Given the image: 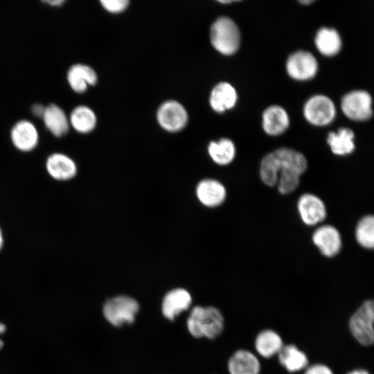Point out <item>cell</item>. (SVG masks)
Instances as JSON below:
<instances>
[{
	"label": "cell",
	"instance_id": "20",
	"mask_svg": "<svg viewBox=\"0 0 374 374\" xmlns=\"http://www.w3.org/2000/svg\"><path fill=\"white\" fill-rule=\"evenodd\" d=\"M69 125L77 132L87 134L92 132L97 123V117L89 107L78 105L74 107L69 116Z\"/></svg>",
	"mask_w": 374,
	"mask_h": 374
},
{
	"label": "cell",
	"instance_id": "36",
	"mask_svg": "<svg viewBox=\"0 0 374 374\" xmlns=\"http://www.w3.org/2000/svg\"><path fill=\"white\" fill-rule=\"evenodd\" d=\"M303 4H309L312 2L311 0H303L300 1Z\"/></svg>",
	"mask_w": 374,
	"mask_h": 374
},
{
	"label": "cell",
	"instance_id": "1",
	"mask_svg": "<svg viewBox=\"0 0 374 374\" xmlns=\"http://www.w3.org/2000/svg\"><path fill=\"white\" fill-rule=\"evenodd\" d=\"M307 167V160L303 154L293 149L282 148L262 159L260 175L265 185H277L280 194H289L297 188L300 176Z\"/></svg>",
	"mask_w": 374,
	"mask_h": 374
},
{
	"label": "cell",
	"instance_id": "31",
	"mask_svg": "<svg viewBox=\"0 0 374 374\" xmlns=\"http://www.w3.org/2000/svg\"><path fill=\"white\" fill-rule=\"evenodd\" d=\"M364 304L367 307L374 321V300L367 301L364 303Z\"/></svg>",
	"mask_w": 374,
	"mask_h": 374
},
{
	"label": "cell",
	"instance_id": "6",
	"mask_svg": "<svg viewBox=\"0 0 374 374\" xmlns=\"http://www.w3.org/2000/svg\"><path fill=\"white\" fill-rule=\"evenodd\" d=\"M341 110L350 119L365 121L373 114L372 98L364 90H354L346 93L341 100Z\"/></svg>",
	"mask_w": 374,
	"mask_h": 374
},
{
	"label": "cell",
	"instance_id": "11",
	"mask_svg": "<svg viewBox=\"0 0 374 374\" xmlns=\"http://www.w3.org/2000/svg\"><path fill=\"white\" fill-rule=\"evenodd\" d=\"M298 211L302 221L312 226L322 222L326 217V208L323 201L311 193L302 195L298 201Z\"/></svg>",
	"mask_w": 374,
	"mask_h": 374
},
{
	"label": "cell",
	"instance_id": "19",
	"mask_svg": "<svg viewBox=\"0 0 374 374\" xmlns=\"http://www.w3.org/2000/svg\"><path fill=\"white\" fill-rule=\"evenodd\" d=\"M289 123L287 113L280 106H270L263 112L262 127L268 134L276 136L282 134L287 130Z\"/></svg>",
	"mask_w": 374,
	"mask_h": 374
},
{
	"label": "cell",
	"instance_id": "13",
	"mask_svg": "<svg viewBox=\"0 0 374 374\" xmlns=\"http://www.w3.org/2000/svg\"><path fill=\"white\" fill-rule=\"evenodd\" d=\"M66 80L71 89L78 93L85 92L89 86L98 81L96 72L91 66L77 63L71 65L66 73Z\"/></svg>",
	"mask_w": 374,
	"mask_h": 374
},
{
	"label": "cell",
	"instance_id": "27",
	"mask_svg": "<svg viewBox=\"0 0 374 374\" xmlns=\"http://www.w3.org/2000/svg\"><path fill=\"white\" fill-rule=\"evenodd\" d=\"M356 238L362 247L374 249V215L361 219L356 228Z\"/></svg>",
	"mask_w": 374,
	"mask_h": 374
},
{
	"label": "cell",
	"instance_id": "8",
	"mask_svg": "<svg viewBox=\"0 0 374 374\" xmlns=\"http://www.w3.org/2000/svg\"><path fill=\"white\" fill-rule=\"evenodd\" d=\"M318 64L316 58L310 52L296 51L288 57L286 62L287 73L299 80L312 78L317 73Z\"/></svg>",
	"mask_w": 374,
	"mask_h": 374
},
{
	"label": "cell",
	"instance_id": "26",
	"mask_svg": "<svg viewBox=\"0 0 374 374\" xmlns=\"http://www.w3.org/2000/svg\"><path fill=\"white\" fill-rule=\"evenodd\" d=\"M208 152L215 163L225 166L233 160L235 155V148L231 140L223 138L218 141L210 142Z\"/></svg>",
	"mask_w": 374,
	"mask_h": 374
},
{
	"label": "cell",
	"instance_id": "9",
	"mask_svg": "<svg viewBox=\"0 0 374 374\" xmlns=\"http://www.w3.org/2000/svg\"><path fill=\"white\" fill-rule=\"evenodd\" d=\"M10 139L16 148L23 152H28L37 145L39 132L30 121L21 119L12 127Z\"/></svg>",
	"mask_w": 374,
	"mask_h": 374
},
{
	"label": "cell",
	"instance_id": "22",
	"mask_svg": "<svg viewBox=\"0 0 374 374\" xmlns=\"http://www.w3.org/2000/svg\"><path fill=\"white\" fill-rule=\"evenodd\" d=\"M237 100V93L228 82H220L214 87L210 96V105L216 112H222L232 108Z\"/></svg>",
	"mask_w": 374,
	"mask_h": 374
},
{
	"label": "cell",
	"instance_id": "7",
	"mask_svg": "<svg viewBox=\"0 0 374 374\" xmlns=\"http://www.w3.org/2000/svg\"><path fill=\"white\" fill-rule=\"evenodd\" d=\"M303 112L310 123L322 126L334 119L336 109L330 98L324 95H315L306 102Z\"/></svg>",
	"mask_w": 374,
	"mask_h": 374
},
{
	"label": "cell",
	"instance_id": "3",
	"mask_svg": "<svg viewBox=\"0 0 374 374\" xmlns=\"http://www.w3.org/2000/svg\"><path fill=\"white\" fill-rule=\"evenodd\" d=\"M210 38L217 51L224 55H231L239 47L240 34L238 27L231 19L221 17L212 24Z\"/></svg>",
	"mask_w": 374,
	"mask_h": 374
},
{
	"label": "cell",
	"instance_id": "16",
	"mask_svg": "<svg viewBox=\"0 0 374 374\" xmlns=\"http://www.w3.org/2000/svg\"><path fill=\"white\" fill-rule=\"evenodd\" d=\"M46 167L48 174L55 179L66 181L72 179L77 172L74 161L62 153H53L46 159Z\"/></svg>",
	"mask_w": 374,
	"mask_h": 374
},
{
	"label": "cell",
	"instance_id": "15",
	"mask_svg": "<svg viewBox=\"0 0 374 374\" xmlns=\"http://www.w3.org/2000/svg\"><path fill=\"white\" fill-rule=\"evenodd\" d=\"M229 374H260V363L252 352L240 349L234 352L228 360Z\"/></svg>",
	"mask_w": 374,
	"mask_h": 374
},
{
	"label": "cell",
	"instance_id": "34",
	"mask_svg": "<svg viewBox=\"0 0 374 374\" xmlns=\"http://www.w3.org/2000/svg\"><path fill=\"white\" fill-rule=\"evenodd\" d=\"M348 374H368V373L367 371H364V370H356V371H353L349 373Z\"/></svg>",
	"mask_w": 374,
	"mask_h": 374
},
{
	"label": "cell",
	"instance_id": "17",
	"mask_svg": "<svg viewBox=\"0 0 374 374\" xmlns=\"http://www.w3.org/2000/svg\"><path fill=\"white\" fill-rule=\"evenodd\" d=\"M192 298L190 293L183 288H176L168 292L162 303V312L170 320H173L181 312L190 307Z\"/></svg>",
	"mask_w": 374,
	"mask_h": 374
},
{
	"label": "cell",
	"instance_id": "5",
	"mask_svg": "<svg viewBox=\"0 0 374 374\" xmlns=\"http://www.w3.org/2000/svg\"><path fill=\"white\" fill-rule=\"evenodd\" d=\"M156 118L159 126L168 132H177L183 130L188 120L184 106L175 100H168L158 107Z\"/></svg>",
	"mask_w": 374,
	"mask_h": 374
},
{
	"label": "cell",
	"instance_id": "29",
	"mask_svg": "<svg viewBox=\"0 0 374 374\" xmlns=\"http://www.w3.org/2000/svg\"><path fill=\"white\" fill-rule=\"evenodd\" d=\"M304 374H333L327 366L323 364H314L305 368Z\"/></svg>",
	"mask_w": 374,
	"mask_h": 374
},
{
	"label": "cell",
	"instance_id": "4",
	"mask_svg": "<svg viewBox=\"0 0 374 374\" xmlns=\"http://www.w3.org/2000/svg\"><path fill=\"white\" fill-rule=\"evenodd\" d=\"M139 309L137 301L127 296H118L106 301L103 314L106 319L115 326L132 323Z\"/></svg>",
	"mask_w": 374,
	"mask_h": 374
},
{
	"label": "cell",
	"instance_id": "18",
	"mask_svg": "<svg viewBox=\"0 0 374 374\" xmlns=\"http://www.w3.org/2000/svg\"><path fill=\"white\" fill-rule=\"evenodd\" d=\"M42 118L48 130L56 137L66 134L70 127L69 116L56 104L52 103L46 106Z\"/></svg>",
	"mask_w": 374,
	"mask_h": 374
},
{
	"label": "cell",
	"instance_id": "33",
	"mask_svg": "<svg viewBox=\"0 0 374 374\" xmlns=\"http://www.w3.org/2000/svg\"><path fill=\"white\" fill-rule=\"evenodd\" d=\"M6 330V326L5 325H3V323H0V334L3 333ZM3 341L0 339V349L1 348V347L3 346Z\"/></svg>",
	"mask_w": 374,
	"mask_h": 374
},
{
	"label": "cell",
	"instance_id": "32",
	"mask_svg": "<svg viewBox=\"0 0 374 374\" xmlns=\"http://www.w3.org/2000/svg\"><path fill=\"white\" fill-rule=\"evenodd\" d=\"M45 3L51 5V6H60L62 5L63 3H64V0H48V1H45Z\"/></svg>",
	"mask_w": 374,
	"mask_h": 374
},
{
	"label": "cell",
	"instance_id": "35",
	"mask_svg": "<svg viewBox=\"0 0 374 374\" xmlns=\"http://www.w3.org/2000/svg\"><path fill=\"white\" fill-rule=\"evenodd\" d=\"M3 239L2 232L0 229V250L3 246Z\"/></svg>",
	"mask_w": 374,
	"mask_h": 374
},
{
	"label": "cell",
	"instance_id": "14",
	"mask_svg": "<svg viewBox=\"0 0 374 374\" xmlns=\"http://www.w3.org/2000/svg\"><path fill=\"white\" fill-rule=\"evenodd\" d=\"M196 195L199 201L208 207H216L225 200L226 191L223 184L217 180L205 179L196 187Z\"/></svg>",
	"mask_w": 374,
	"mask_h": 374
},
{
	"label": "cell",
	"instance_id": "10",
	"mask_svg": "<svg viewBox=\"0 0 374 374\" xmlns=\"http://www.w3.org/2000/svg\"><path fill=\"white\" fill-rule=\"evenodd\" d=\"M374 321L364 303L352 316L350 328L355 338L362 345L374 344Z\"/></svg>",
	"mask_w": 374,
	"mask_h": 374
},
{
	"label": "cell",
	"instance_id": "12",
	"mask_svg": "<svg viewBox=\"0 0 374 374\" xmlns=\"http://www.w3.org/2000/svg\"><path fill=\"white\" fill-rule=\"evenodd\" d=\"M312 241L321 253L332 257L338 253L341 249V236L336 228L330 225H323L314 232Z\"/></svg>",
	"mask_w": 374,
	"mask_h": 374
},
{
	"label": "cell",
	"instance_id": "30",
	"mask_svg": "<svg viewBox=\"0 0 374 374\" xmlns=\"http://www.w3.org/2000/svg\"><path fill=\"white\" fill-rule=\"evenodd\" d=\"M45 108L46 106L42 104L35 103L31 107V112L35 116L42 118L44 114Z\"/></svg>",
	"mask_w": 374,
	"mask_h": 374
},
{
	"label": "cell",
	"instance_id": "25",
	"mask_svg": "<svg viewBox=\"0 0 374 374\" xmlns=\"http://www.w3.org/2000/svg\"><path fill=\"white\" fill-rule=\"evenodd\" d=\"M354 133L349 128H340L329 133L327 142L332 152L337 155H346L355 149Z\"/></svg>",
	"mask_w": 374,
	"mask_h": 374
},
{
	"label": "cell",
	"instance_id": "21",
	"mask_svg": "<svg viewBox=\"0 0 374 374\" xmlns=\"http://www.w3.org/2000/svg\"><path fill=\"white\" fill-rule=\"evenodd\" d=\"M284 346L281 337L272 330L260 332L255 339V349L264 358L278 355Z\"/></svg>",
	"mask_w": 374,
	"mask_h": 374
},
{
	"label": "cell",
	"instance_id": "28",
	"mask_svg": "<svg viewBox=\"0 0 374 374\" xmlns=\"http://www.w3.org/2000/svg\"><path fill=\"white\" fill-rule=\"evenodd\" d=\"M100 3L105 10L119 13L127 9L130 2L128 0H101Z\"/></svg>",
	"mask_w": 374,
	"mask_h": 374
},
{
	"label": "cell",
	"instance_id": "24",
	"mask_svg": "<svg viewBox=\"0 0 374 374\" xmlns=\"http://www.w3.org/2000/svg\"><path fill=\"white\" fill-rule=\"evenodd\" d=\"M315 44L321 53L327 56L336 55L341 46L338 32L334 28H320L315 37Z\"/></svg>",
	"mask_w": 374,
	"mask_h": 374
},
{
	"label": "cell",
	"instance_id": "23",
	"mask_svg": "<svg viewBox=\"0 0 374 374\" xmlns=\"http://www.w3.org/2000/svg\"><path fill=\"white\" fill-rule=\"evenodd\" d=\"M279 363L287 371L294 373L308 367V359L305 353L295 345H284L278 354Z\"/></svg>",
	"mask_w": 374,
	"mask_h": 374
},
{
	"label": "cell",
	"instance_id": "2",
	"mask_svg": "<svg viewBox=\"0 0 374 374\" xmlns=\"http://www.w3.org/2000/svg\"><path fill=\"white\" fill-rule=\"evenodd\" d=\"M189 332L196 338L213 339L219 336L224 328V319L215 307L195 306L187 319Z\"/></svg>",
	"mask_w": 374,
	"mask_h": 374
}]
</instances>
